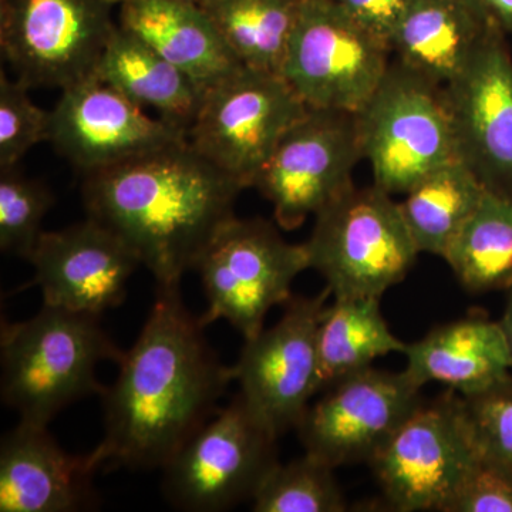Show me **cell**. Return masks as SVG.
<instances>
[{"label":"cell","mask_w":512,"mask_h":512,"mask_svg":"<svg viewBox=\"0 0 512 512\" xmlns=\"http://www.w3.org/2000/svg\"><path fill=\"white\" fill-rule=\"evenodd\" d=\"M119 375L101 394L104 437L96 466L161 468L220 410L234 382L185 308L180 285L158 286L156 302Z\"/></svg>","instance_id":"cell-1"},{"label":"cell","mask_w":512,"mask_h":512,"mask_svg":"<svg viewBox=\"0 0 512 512\" xmlns=\"http://www.w3.org/2000/svg\"><path fill=\"white\" fill-rule=\"evenodd\" d=\"M84 177L87 215L123 238L158 286L180 285L245 190L190 143Z\"/></svg>","instance_id":"cell-2"},{"label":"cell","mask_w":512,"mask_h":512,"mask_svg":"<svg viewBox=\"0 0 512 512\" xmlns=\"http://www.w3.org/2000/svg\"><path fill=\"white\" fill-rule=\"evenodd\" d=\"M123 356L99 316L43 305L33 318L2 322V402L20 420L47 426L69 404L101 396L97 369Z\"/></svg>","instance_id":"cell-3"},{"label":"cell","mask_w":512,"mask_h":512,"mask_svg":"<svg viewBox=\"0 0 512 512\" xmlns=\"http://www.w3.org/2000/svg\"><path fill=\"white\" fill-rule=\"evenodd\" d=\"M392 197L375 184L353 187L316 215L305 242L309 269L333 299H382L412 269L420 252Z\"/></svg>","instance_id":"cell-4"},{"label":"cell","mask_w":512,"mask_h":512,"mask_svg":"<svg viewBox=\"0 0 512 512\" xmlns=\"http://www.w3.org/2000/svg\"><path fill=\"white\" fill-rule=\"evenodd\" d=\"M355 116L373 184L390 195L406 194L458 158L443 87L400 62L390 63L376 92Z\"/></svg>","instance_id":"cell-5"},{"label":"cell","mask_w":512,"mask_h":512,"mask_svg":"<svg viewBox=\"0 0 512 512\" xmlns=\"http://www.w3.org/2000/svg\"><path fill=\"white\" fill-rule=\"evenodd\" d=\"M309 269L305 244L286 241L272 222L232 217L202 252L200 275L207 311L202 326L225 319L244 336L264 330L266 315L292 298V285Z\"/></svg>","instance_id":"cell-6"},{"label":"cell","mask_w":512,"mask_h":512,"mask_svg":"<svg viewBox=\"0 0 512 512\" xmlns=\"http://www.w3.org/2000/svg\"><path fill=\"white\" fill-rule=\"evenodd\" d=\"M308 110L281 74L241 67L207 90L188 143L242 187H254L279 141Z\"/></svg>","instance_id":"cell-7"},{"label":"cell","mask_w":512,"mask_h":512,"mask_svg":"<svg viewBox=\"0 0 512 512\" xmlns=\"http://www.w3.org/2000/svg\"><path fill=\"white\" fill-rule=\"evenodd\" d=\"M463 396L420 403L370 460L394 511H440L480 461Z\"/></svg>","instance_id":"cell-8"},{"label":"cell","mask_w":512,"mask_h":512,"mask_svg":"<svg viewBox=\"0 0 512 512\" xmlns=\"http://www.w3.org/2000/svg\"><path fill=\"white\" fill-rule=\"evenodd\" d=\"M276 441L237 394L161 467L165 500L187 512L227 511L252 501L278 463Z\"/></svg>","instance_id":"cell-9"},{"label":"cell","mask_w":512,"mask_h":512,"mask_svg":"<svg viewBox=\"0 0 512 512\" xmlns=\"http://www.w3.org/2000/svg\"><path fill=\"white\" fill-rule=\"evenodd\" d=\"M390 53L335 0H301L282 77L309 109L356 114L382 82Z\"/></svg>","instance_id":"cell-10"},{"label":"cell","mask_w":512,"mask_h":512,"mask_svg":"<svg viewBox=\"0 0 512 512\" xmlns=\"http://www.w3.org/2000/svg\"><path fill=\"white\" fill-rule=\"evenodd\" d=\"M109 0H0V46L16 79L69 89L90 79L117 29Z\"/></svg>","instance_id":"cell-11"},{"label":"cell","mask_w":512,"mask_h":512,"mask_svg":"<svg viewBox=\"0 0 512 512\" xmlns=\"http://www.w3.org/2000/svg\"><path fill=\"white\" fill-rule=\"evenodd\" d=\"M330 295L326 288L312 298L292 296L279 322L245 340L232 366L245 406L278 439L298 427L320 393L318 330Z\"/></svg>","instance_id":"cell-12"},{"label":"cell","mask_w":512,"mask_h":512,"mask_svg":"<svg viewBox=\"0 0 512 512\" xmlns=\"http://www.w3.org/2000/svg\"><path fill=\"white\" fill-rule=\"evenodd\" d=\"M360 160L355 114L309 109L279 141L254 187L274 207L276 224L292 231L355 187Z\"/></svg>","instance_id":"cell-13"},{"label":"cell","mask_w":512,"mask_h":512,"mask_svg":"<svg viewBox=\"0 0 512 512\" xmlns=\"http://www.w3.org/2000/svg\"><path fill=\"white\" fill-rule=\"evenodd\" d=\"M420 390L404 370L373 366L339 380L296 427L305 453L333 468L370 463L419 406Z\"/></svg>","instance_id":"cell-14"},{"label":"cell","mask_w":512,"mask_h":512,"mask_svg":"<svg viewBox=\"0 0 512 512\" xmlns=\"http://www.w3.org/2000/svg\"><path fill=\"white\" fill-rule=\"evenodd\" d=\"M50 111L49 141L84 175L188 143V133L148 116L96 76L62 90Z\"/></svg>","instance_id":"cell-15"},{"label":"cell","mask_w":512,"mask_h":512,"mask_svg":"<svg viewBox=\"0 0 512 512\" xmlns=\"http://www.w3.org/2000/svg\"><path fill=\"white\" fill-rule=\"evenodd\" d=\"M505 33L488 32L477 52L443 86L457 156L487 190L512 198V56Z\"/></svg>","instance_id":"cell-16"},{"label":"cell","mask_w":512,"mask_h":512,"mask_svg":"<svg viewBox=\"0 0 512 512\" xmlns=\"http://www.w3.org/2000/svg\"><path fill=\"white\" fill-rule=\"evenodd\" d=\"M28 261L35 268L30 285L39 286L43 305L97 316L121 305L128 279L141 265L123 238L90 217L43 231Z\"/></svg>","instance_id":"cell-17"},{"label":"cell","mask_w":512,"mask_h":512,"mask_svg":"<svg viewBox=\"0 0 512 512\" xmlns=\"http://www.w3.org/2000/svg\"><path fill=\"white\" fill-rule=\"evenodd\" d=\"M92 454L66 453L47 426L19 420L0 444V511L76 512L97 505Z\"/></svg>","instance_id":"cell-18"},{"label":"cell","mask_w":512,"mask_h":512,"mask_svg":"<svg viewBox=\"0 0 512 512\" xmlns=\"http://www.w3.org/2000/svg\"><path fill=\"white\" fill-rule=\"evenodd\" d=\"M404 372L417 386L440 383L460 396H474L512 376V362L500 322L480 316L437 326L409 343Z\"/></svg>","instance_id":"cell-19"},{"label":"cell","mask_w":512,"mask_h":512,"mask_svg":"<svg viewBox=\"0 0 512 512\" xmlns=\"http://www.w3.org/2000/svg\"><path fill=\"white\" fill-rule=\"evenodd\" d=\"M119 25L156 49L204 89H211L244 67L198 3L127 0L120 5Z\"/></svg>","instance_id":"cell-20"},{"label":"cell","mask_w":512,"mask_h":512,"mask_svg":"<svg viewBox=\"0 0 512 512\" xmlns=\"http://www.w3.org/2000/svg\"><path fill=\"white\" fill-rule=\"evenodd\" d=\"M476 0H413L392 39L397 62L443 87L494 28Z\"/></svg>","instance_id":"cell-21"},{"label":"cell","mask_w":512,"mask_h":512,"mask_svg":"<svg viewBox=\"0 0 512 512\" xmlns=\"http://www.w3.org/2000/svg\"><path fill=\"white\" fill-rule=\"evenodd\" d=\"M94 76L160 119L190 130L207 89L168 62L156 49L117 26Z\"/></svg>","instance_id":"cell-22"},{"label":"cell","mask_w":512,"mask_h":512,"mask_svg":"<svg viewBox=\"0 0 512 512\" xmlns=\"http://www.w3.org/2000/svg\"><path fill=\"white\" fill-rule=\"evenodd\" d=\"M487 191L460 158L441 165L414 185L399 205L417 251L444 258Z\"/></svg>","instance_id":"cell-23"},{"label":"cell","mask_w":512,"mask_h":512,"mask_svg":"<svg viewBox=\"0 0 512 512\" xmlns=\"http://www.w3.org/2000/svg\"><path fill=\"white\" fill-rule=\"evenodd\" d=\"M376 298L335 299L318 330L320 393L339 380L367 369L379 357L403 353Z\"/></svg>","instance_id":"cell-24"},{"label":"cell","mask_w":512,"mask_h":512,"mask_svg":"<svg viewBox=\"0 0 512 512\" xmlns=\"http://www.w3.org/2000/svg\"><path fill=\"white\" fill-rule=\"evenodd\" d=\"M201 6L242 66L282 76L301 0H205Z\"/></svg>","instance_id":"cell-25"},{"label":"cell","mask_w":512,"mask_h":512,"mask_svg":"<svg viewBox=\"0 0 512 512\" xmlns=\"http://www.w3.org/2000/svg\"><path fill=\"white\" fill-rule=\"evenodd\" d=\"M443 259L467 291H510L512 198L485 192Z\"/></svg>","instance_id":"cell-26"},{"label":"cell","mask_w":512,"mask_h":512,"mask_svg":"<svg viewBox=\"0 0 512 512\" xmlns=\"http://www.w3.org/2000/svg\"><path fill=\"white\" fill-rule=\"evenodd\" d=\"M335 470L308 453L285 464L278 461L252 498V511H348V503L336 480Z\"/></svg>","instance_id":"cell-27"},{"label":"cell","mask_w":512,"mask_h":512,"mask_svg":"<svg viewBox=\"0 0 512 512\" xmlns=\"http://www.w3.org/2000/svg\"><path fill=\"white\" fill-rule=\"evenodd\" d=\"M55 197L40 181L19 168L0 170V249L29 259L40 235L42 222L52 210Z\"/></svg>","instance_id":"cell-28"},{"label":"cell","mask_w":512,"mask_h":512,"mask_svg":"<svg viewBox=\"0 0 512 512\" xmlns=\"http://www.w3.org/2000/svg\"><path fill=\"white\" fill-rule=\"evenodd\" d=\"M30 87L0 73V170L18 167L42 141H49L50 113L29 96Z\"/></svg>","instance_id":"cell-29"},{"label":"cell","mask_w":512,"mask_h":512,"mask_svg":"<svg viewBox=\"0 0 512 512\" xmlns=\"http://www.w3.org/2000/svg\"><path fill=\"white\" fill-rule=\"evenodd\" d=\"M463 402L481 456L512 470V376Z\"/></svg>","instance_id":"cell-30"},{"label":"cell","mask_w":512,"mask_h":512,"mask_svg":"<svg viewBox=\"0 0 512 512\" xmlns=\"http://www.w3.org/2000/svg\"><path fill=\"white\" fill-rule=\"evenodd\" d=\"M443 512H512V470L481 456Z\"/></svg>","instance_id":"cell-31"},{"label":"cell","mask_w":512,"mask_h":512,"mask_svg":"<svg viewBox=\"0 0 512 512\" xmlns=\"http://www.w3.org/2000/svg\"><path fill=\"white\" fill-rule=\"evenodd\" d=\"M360 28L390 47L413 0H335ZM392 50V47H390Z\"/></svg>","instance_id":"cell-32"},{"label":"cell","mask_w":512,"mask_h":512,"mask_svg":"<svg viewBox=\"0 0 512 512\" xmlns=\"http://www.w3.org/2000/svg\"><path fill=\"white\" fill-rule=\"evenodd\" d=\"M488 19L505 35L512 33V0H476Z\"/></svg>","instance_id":"cell-33"},{"label":"cell","mask_w":512,"mask_h":512,"mask_svg":"<svg viewBox=\"0 0 512 512\" xmlns=\"http://www.w3.org/2000/svg\"><path fill=\"white\" fill-rule=\"evenodd\" d=\"M500 326L501 329H503L505 340H507L512 362V289H510V293H508L507 305H505L504 315L500 320Z\"/></svg>","instance_id":"cell-34"},{"label":"cell","mask_w":512,"mask_h":512,"mask_svg":"<svg viewBox=\"0 0 512 512\" xmlns=\"http://www.w3.org/2000/svg\"><path fill=\"white\" fill-rule=\"evenodd\" d=\"M109 2L113 3V5H121V3L127 2V0H109ZM187 2L198 3V5H201L205 0H187Z\"/></svg>","instance_id":"cell-35"}]
</instances>
